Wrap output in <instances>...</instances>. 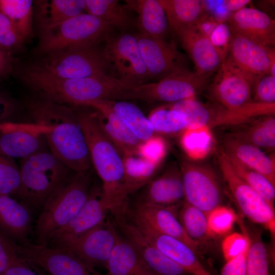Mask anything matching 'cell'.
Wrapping results in <instances>:
<instances>
[{"label":"cell","instance_id":"obj_14","mask_svg":"<svg viewBox=\"0 0 275 275\" xmlns=\"http://www.w3.org/2000/svg\"><path fill=\"white\" fill-rule=\"evenodd\" d=\"M134 35L150 79L158 81L188 69L186 57L177 49L174 40Z\"/></svg>","mask_w":275,"mask_h":275},{"label":"cell","instance_id":"obj_26","mask_svg":"<svg viewBox=\"0 0 275 275\" xmlns=\"http://www.w3.org/2000/svg\"><path fill=\"white\" fill-rule=\"evenodd\" d=\"M145 186L141 202L176 207L180 206L184 199L181 172L176 167H172L155 177Z\"/></svg>","mask_w":275,"mask_h":275},{"label":"cell","instance_id":"obj_16","mask_svg":"<svg viewBox=\"0 0 275 275\" xmlns=\"http://www.w3.org/2000/svg\"><path fill=\"white\" fill-rule=\"evenodd\" d=\"M118 234L114 225L107 220L80 237L58 248L68 250L92 267L105 266Z\"/></svg>","mask_w":275,"mask_h":275},{"label":"cell","instance_id":"obj_19","mask_svg":"<svg viewBox=\"0 0 275 275\" xmlns=\"http://www.w3.org/2000/svg\"><path fill=\"white\" fill-rule=\"evenodd\" d=\"M227 57L256 82L261 77L269 73L270 64L275 61V49L231 32Z\"/></svg>","mask_w":275,"mask_h":275},{"label":"cell","instance_id":"obj_33","mask_svg":"<svg viewBox=\"0 0 275 275\" xmlns=\"http://www.w3.org/2000/svg\"><path fill=\"white\" fill-rule=\"evenodd\" d=\"M123 194L127 196L145 186L155 176L160 163L152 161L139 155L124 156Z\"/></svg>","mask_w":275,"mask_h":275},{"label":"cell","instance_id":"obj_40","mask_svg":"<svg viewBox=\"0 0 275 275\" xmlns=\"http://www.w3.org/2000/svg\"><path fill=\"white\" fill-rule=\"evenodd\" d=\"M212 136L206 127L187 128L184 130L181 144L187 155L194 159L205 157L212 145Z\"/></svg>","mask_w":275,"mask_h":275},{"label":"cell","instance_id":"obj_53","mask_svg":"<svg viewBox=\"0 0 275 275\" xmlns=\"http://www.w3.org/2000/svg\"><path fill=\"white\" fill-rule=\"evenodd\" d=\"M219 22L216 18L206 13L195 25L204 36L209 39L212 32Z\"/></svg>","mask_w":275,"mask_h":275},{"label":"cell","instance_id":"obj_7","mask_svg":"<svg viewBox=\"0 0 275 275\" xmlns=\"http://www.w3.org/2000/svg\"><path fill=\"white\" fill-rule=\"evenodd\" d=\"M64 79L81 78L107 74L102 50L96 45L61 50L41 54L26 67Z\"/></svg>","mask_w":275,"mask_h":275},{"label":"cell","instance_id":"obj_24","mask_svg":"<svg viewBox=\"0 0 275 275\" xmlns=\"http://www.w3.org/2000/svg\"><path fill=\"white\" fill-rule=\"evenodd\" d=\"M193 61L196 73L213 74L223 63L210 39L194 25L179 29L174 33Z\"/></svg>","mask_w":275,"mask_h":275},{"label":"cell","instance_id":"obj_30","mask_svg":"<svg viewBox=\"0 0 275 275\" xmlns=\"http://www.w3.org/2000/svg\"><path fill=\"white\" fill-rule=\"evenodd\" d=\"M36 16L39 29L56 26L85 13V0L37 1Z\"/></svg>","mask_w":275,"mask_h":275},{"label":"cell","instance_id":"obj_23","mask_svg":"<svg viewBox=\"0 0 275 275\" xmlns=\"http://www.w3.org/2000/svg\"><path fill=\"white\" fill-rule=\"evenodd\" d=\"M130 221L152 244L190 274L211 275L200 261L197 253L182 241Z\"/></svg>","mask_w":275,"mask_h":275},{"label":"cell","instance_id":"obj_37","mask_svg":"<svg viewBox=\"0 0 275 275\" xmlns=\"http://www.w3.org/2000/svg\"><path fill=\"white\" fill-rule=\"evenodd\" d=\"M224 153L239 177L274 208L275 185L261 173L246 167L232 155Z\"/></svg>","mask_w":275,"mask_h":275},{"label":"cell","instance_id":"obj_31","mask_svg":"<svg viewBox=\"0 0 275 275\" xmlns=\"http://www.w3.org/2000/svg\"><path fill=\"white\" fill-rule=\"evenodd\" d=\"M105 266L107 275H136L148 269L132 244L119 234Z\"/></svg>","mask_w":275,"mask_h":275},{"label":"cell","instance_id":"obj_12","mask_svg":"<svg viewBox=\"0 0 275 275\" xmlns=\"http://www.w3.org/2000/svg\"><path fill=\"white\" fill-rule=\"evenodd\" d=\"M255 83L227 57L205 91L211 101L229 108H238L253 102Z\"/></svg>","mask_w":275,"mask_h":275},{"label":"cell","instance_id":"obj_32","mask_svg":"<svg viewBox=\"0 0 275 275\" xmlns=\"http://www.w3.org/2000/svg\"><path fill=\"white\" fill-rule=\"evenodd\" d=\"M163 7L171 31L196 25L205 13V6L199 0H158Z\"/></svg>","mask_w":275,"mask_h":275},{"label":"cell","instance_id":"obj_18","mask_svg":"<svg viewBox=\"0 0 275 275\" xmlns=\"http://www.w3.org/2000/svg\"><path fill=\"white\" fill-rule=\"evenodd\" d=\"M113 215L123 237L134 246L150 271L157 275H191L152 244L123 213Z\"/></svg>","mask_w":275,"mask_h":275},{"label":"cell","instance_id":"obj_36","mask_svg":"<svg viewBox=\"0 0 275 275\" xmlns=\"http://www.w3.org/2000/svg\"><path fill=\"white\" fill-rule=\"evenodd\" d=\"M86 13L120 29L129 27L131 19L125 6L117 0H85Z\"/></svg>","mask_w":275,"mask_h":275},{"label":"cell","instance_id":"obj_49","mask_svg":"<svg viewBox=\"0 0 275 275\" xmlns=\"http://www.w3.org/2000/svg\"><path fill=\"white\" fill-rule=\"evenodd\" d=\"M14 246V245H13ZM5 275H46L33 270L31 265L23 260L17 254L15 248L12 252L9 265Z\"/></svg>","mask_w":275,"mask_h":275},{"label":"cell","instance_id":"obj_21","mask_svg":"<svg viewBox=\"0 0 275 275\" xmlns=\"http://www.w3.org/2000/svg\"><path fill=\"white\" fill-rule=\"evenodd\" d=\"M113 100H99L86 106L95 109L98 124L122 157L138 155L142 143L130 131L113 107Z\"/></svg>","mask_w":275,"mask_h":275},{"label":"cell","instance_id":"obj_29","mask_svg":"<svg viewBox=\"0 0 275 275\" xmlns=\"http://www.w3.org/2000/svg\"><path fill=\"white\" fill-rule=\"evenodd\" d=\"M237 128L229 134L264 151H272L275 147L274 115L260 116L237 125Z\"/></svg>","mask_w":275,"mask_h":275},{"label":"cell","instance_id":"obj_43","mask_svg":"<svg viewBox=\"0 0 275 275\" xmlns=\"http://www.w3.org/2000/svg\"><path fill=\"white\" fill-rule=\"evenodd\" d=\"M206 215L211 237L228 233L237 219V215L231 208L222 205L215 208Z\"/></svg>","mask_w":275,"mask_h":275},{"label":"cell","instance_id":"obj_45","mask_svg":"<svg viewBox=\"0 0 275 275\" xmlns=\"http://www.w3.org/2000/svg\"><path fill=\"white\" fill-rule=\"evenodd\" d=\"M24 42L9 19L0 12V47L11 53L20 47Z\"/></svg>","mask_w":275,"mask_h":275},{"label":"cell","instance_id":"obj_56","mask_svg":"<svg viewBox=\"0 0 275 275\" xmlns=\"http://www.w3.org/2000/svg\"><path fill=\"white\" fill-rule=\"evenodd\" d=\"M136 275H157L150 271L149 270L147 269L144 270L140 273L137 274Z\"/></svg>","mask_w":275,"mask_h":275},{"label":"cell","instance_id":"obj_42","mask_svg":"<svg viewBox=\"0 0 275 275\" xmlns=\"http://www.w3.org/2000/svg\"><path fill=\"white\" fill-rule=\"evenodd\" d=\"M21 175L13 159L0 153V195L18 197Z\"/></svg>","mask_w":275,"mask_h":275},{"label":"cell","instance_id":"obj_35","mask_svg":"<svg viewBox=\"0 0 275 275\" xmlns=\"http://www.w3.org/2000/svg\"><path fill=\"white\" fill-rule=\"evenodd\" d=\"M0 12L9 19L24 41L33 36L32 1L0 0Z\"/></svg>","mask_w":275,"mask_h":275},{"label":"cell","instance_id":"obj_11","mask_svg":"<svg viewBox=\"0 0 275 275\" xmlns=\"http://www.w3.org/2000/svg\"><path fill=\"white\" fill-rule=\"evenodd\" d=\"M13 243L17 254L23 260L51 275H103L64 248L30 241Z\"/></svg>","mask_w":275,"mask_h":275},{"label":"cell","instance_id":"obj_4","mask_svg":"<svg viewBox=\"0 0 275 275\" xmlns=\"http://www.w3.org/2000/svg\"><path fill=\"white\" fill-rule=\"evenodd\" d=\"M19 169L21 187L17 198L29 207L42 208L72 177V170L46 149L21 159Z\"/></svg>","mask_w":275,"mask_h":275},{"label":"cell","instance_id":"obj_2","mask_svg":"<svg viewBox=\"0 0 275 275\" xmlns=\"http://www.w3.org/2000/svg\"><path fill=\"white\" fill-rule=\"evenodd\" d=\"M23 82L40 98L61 104L86 106L99 100H114L122 82L105 74L81 78H57L25 67L21 73Z\"/></svg>","mask_w":275,"mask_h":275},{"label":"cell","instance_id":"obj_13","mask_svg":"<svg viewBox=\"0 0 275 275\" xmlns=\"http://www.w3.org/2000/svg\"><path fill=\"white\" fill-rule=\"evenodd\" d=\"M184 199L206 215L221 205L223 193L215 174L203 166L183 160L181 163Z\"/></svg>","mask_w":275,"mask_h":275},{"label":"cell","instance_id":"obj_8","mask_svg":"<svg viewBox=\"0 0 275 275\" xmlns=\"http://www.w3.org/2000/svg\"><path fill=\"white\" fill-rule=\"evenodd\" d=\"M112 26L84 13L56 26L39 29L37 52L41 54L61 50L96 45Z\"/></svg>","mask_w":275,"mask_h":275},{"label":"cell","instance_id":"obj_52","mask_svg":"<svg viewBox=\"0 0 275 275\" xmlns=\"http://www.w3.org/2000/svg\"><path fill=\"white\" fill-rule=\"evenodd\" d=\"M16 106L9 97L0 92V123L6 121L15 112Z\"/></svg>","mask_w":275,"mask_h":275},{"label":"cell","instance_id":"obj_17","mask_svg":"<svg viewBox=\"0 0 275 275\" xmlns=\"http://www.w3.org/2000/svg\"><path fill=\"white\" fill-rule=\"evenodd\" d=\"M44 131V126L35 123H0V153L23 159L45 149Z\"/></svg>","mask_w":275,"mask_h":275},{"label":"cell","instance_id":"obj_48","mask_svg":"<svg viewBox=\"0 0 275 275\" xmlns=\"http://www.w3.org/2000/svg\"><path fill=\"white\" fill-rule=\"evenodd\" d=\"M167 153V145L164 140L154 135L148 141L142 143L138 154L152 161L160 163Z\"/></svg>","mask_w":275,"mask_h":275},{"label":"cell","instance_id":"obj_47","mask_svg":"<svg viewBox=\"0 0 275 275\" xmlns=\"http://www.w3.org/2000/svg\"><path fill=\"white\" fill-rule=\"evenodd\" d=\"M231 31L225 21H221L212 32L209 39L223 62L227 58L231 41Z\"/></svg>","mask_w":275,"mask_h":275},{"label":"cell","instance_id":"obj_46","mask_svg":"<svg viewBox=\"0 0 275 275\" xmlns=\"http://www.w3.org/2000/svg\"><path fill=\"white\" fill-rule=\"evenodd\" d=\"M252 100L254 102L275 103V76L268 73L256 81L252 91Z\"/></svg>","mask_w":275,"mask_h":275},{"label":"cell","instance_id":"obj_1","mask_svg":"<svg viewBox=\"0 0 275 275\" xmlns=\"http://www.w3.org/2000/svg\"><path fill=\"white\" fill-rule=\"evenodd\" d=\"M27 107L34 123L45 127L50 152L75 173H88L92 162L76 112L40 97L30 101Z\"/></svg>","mask_w":275,"mask_h":275},{"label":"cell","instance_id":"obj_22","mask_svg":"<svg viewBox=\"0 0 275 275\" xmlns=\"http://www.w3.org/2000/svg\"><path fill=\"white\" fill-rule=\"evenodd\" d=\"M226 22L232 33L264 46L274 47L275 21L265 12L246 7L232 13Z\"/></svg>","mask_w":275,"mask_h":275},{"label":"cell","instance_id":"obj_10","mask_svg":"<svg viewBox=\"0 0 275 275\" xmlns=\"http://www.w3.org/2000/svg\"><path fill=\"white\" fill-rule=\"evenodd\" d=\"M217 162L229 191L243 215L252 222L263 225L274 236V208L239 177L223 150L218 154Z\"/></svg>","mask_w":275,"mask_h":275},{"label":"cell","instance_id":"obj_20","mask_svg":"<svg viewBox=\"0 0 275 275\" xmlns=\"http://www.w3.org/2000/svg\"><path fill=\"white\" fill-rule=\"evenodd\" d=\"M179 207H167L140 201L131 210L130 219L182 241L197 254L199 244L188 236L178 218Z\"/></svg>","mask_w":275,"mask_h":275},{"label":"cell","instance_id":"obj_44","mask_svg":"<svg viewBox=\"0 0 275 275\" xmlns=\"http://www.w3.org/2000/svg\"><path fill=\"white\" fill-rule=\"evenodd\" d=\"M243 233L234 232L227 235L222 241V250L224 257L228 261L248 251L250 240L242 223L240 222Z\"/></svg>","mask_w":275,"mask_h":275},{"label":"cell","instance_id":"obj_9","mask_svg":"<svg viewBox=\"0 0 275 275\" xmlns=\"http://www.w3.org/2000/svg\"><path fill=\"white\" fill-rule=\"evenodd\" d=\"M102 50L114 77L129 86L146 84L150 79L134 35L125 33L107 38Z\"/></svg>","mask_w":275,"mask_h":275},{"label":"cell","instance_id":"obj_28","mask_svg":"<svg viewBox=\"0 0 275 275\" xmlns=\"http://www.w3.org/2000/svg\"><path fill=\"white\" fill-rule=\"evenodd\" d=\"M125 7L138 15L139 34L164 39L170 29L165 11L158 0H127Z\"/></svg>","mask_w":275,"mask_h":275},{"label":"cell","instance_id":"obj_25","mask_svg":"<svg viewBox=\"0 0 275 275\" xmlns=\"http://www.w3.org/2000/svg\"><path fill=\"white\" fill-rule=\"evenodd\" d=\"M30 208L12 197L0 195V232L17 244L30 242L32 232Z\"/></svg>","mask_w":275,"mask_h":275},{"label":"cell","instance_id":"obj_38","mask_svg":"<svg viewBox=\"0 0 275 275\" xmlns=\"http://www.w3.org/2000/svg\"><path fill=\"white\" fill-rule=\"evenodd\" d=\"M177 213L178 218L188 236L197 242L210 237L206 214L185 201Z\"/></svg>","mask_w":275,"mask_h":275},{"label":"cell","instance_id":"obj_55","mask_svg":"<svg viewBox=\"0 0 275 275\" xmlns=\"http://www.w3.org/2000/svg\"><path fill=\"white\" fill-rule=\"evenodd\" d=\"M250 0H227L223 4L228 12L235 13L245 7L251 3Z\"/></svg>","mask_w":275,"mask_h":275},{"label":"cell","instance_id":"obj_3","mask_svg":"<svg viewBox=\"0 0 275 275\" xmlns=\"http://www.w3.org/2000/svg\"><path fill=\"white\" fill-rule=\"evenodd\" d=\"M75 112L86 140L92 164L102 182V198L109 207L110 212H113L126 203L127 198L123 194V157L100 129L95 112Z\"/></svg>","mask_w":275,"mask_h":275},{"label":"cell","instance_id":"obj_41","mask_svg":"<svg viewBox=\"0 0 275 275\" xmlns=\"http://www.w3.org/2000/svg\"><path fill=\"white\" fill-rule=\"evenodd\" d=\"M250 244L247 254L246 275H270L267 249L259 232L249 233Z\"/></svg>","mask_w":275,"mask_h":275},{"label":"cell","instance_id":"obj_54","mask_svg":"<svg viewBox=\"0 0 275 275\" xmlns=\"http://www.w3.org/2000/svg\"><path fill=\"white\" fill-rule=\"evenodd\" d=\"M12 70L11 53L0 47V78L9 74Z\"/></svg>","mask_w":275,"mask_h":275},{"label":"cell","instance_id":"obj_6","mask_svg":"<svg viewBox=\"0 0 275 275\" xmlns=\"http://www.w3.org/2000/svg\"><path fill=\"white\" fill-rule=\"evenodd\" d=\"M213 74L201 75L188 69L174 73L156 82L126 85L118 100L174 103L194 98L205 91Z\"/></svg>","mask_w":275,"mask_h":275},{"label":"cell","instance_id":"obj_5","mask_svg":"<svg viewBox=\"0 0 275 275\" xmlns=\"http://www.w3.org/2000/svg\"><path fill=\"white\" fill-rule=\"evenodd\" d=\"M88 173H76L44 205L36 223V243L45 245L49 236L66 225L88 200L91 189Z\"/></svg>","mask_w":275,"mask_h":275},{"label":"cell","instance_id":"obj_15","mask_svg":"<svg viewBox=\"0 0 275 275\" xmlns=\"http://www.w3.org/2000/svg\"><path fill=\"white\" fill-rule=\"evenodd\" d=\"M110 208L101 192L91 189L90 196L76 214L64 226L53 232L45 244L59 247L84 235L103 224Z\"/></svg>","mask_w":275,"mask_h":275},{"label":"cell","instance_id":"obj_50","mask_svg":"<svg viewBox=\"0 0 275 275\" xmlns=\"http://www.w3.org/2000/svg\"><path fill=\"white\" fill-rule=\"evenodd\" d=\"M248 252L226 261L221 271L220 275H246Z\"/></svg>","mask_w":275,"mask_h":275},{"label":"cell","instance_id":"obj_39","mask_svg":"<svg viewBox=\"0 0 275 275\" xmlns=\"http://www.w3.org/2000/svg\"><path fill=\"white\" fill-rule=\"evenodd\" d=\"M148 118L155 133H175L186 129L188 126L185 116L169 105L153 110Z\"/></svg>","mask_w":275,"mask_h":275},{"label":"cell","instance_id":"obj_34","mask_svg":"<svg viewBox=\"0 0 275 275\" xmlns=\"http://www.w3.org/2000/svg\"><path fill=\"white\" fill-rule=\"evenodd\" d=\"M112 105L115 112L141 142H145L155 135L148 117L137 106L123 100H113Z\"/></svg>","mask_w":275,"mask_h":275},{"label":"cell","instance_id":"obj_27","mask_svg":"<svg viewBox=\"0 0 275 275\" xmlns=\"http://www.w3.org/2000/svg\"><path fill=\"white\" fill-rule=\"evenodd\" d=\"M223 146V151L232 155L246 167L261 173L275 185L274 157L268 156L260 148L229 134L224 137Z\"/></svg>","mask_w":275,"mask_h":275},{"label":"cell","instance_id":"obj_51","mask_svg":"<svg viewBox=\"0 0 275 275\" xmlns=\"http://www.w3.org/2000/svg\"><path fill=\"white\" fill-rule=\"evenodd\" d=\"M13 249V241L0 232V275H5Z\"/></svg>","mask_w":275,"mask_h":275}]
</instances>
